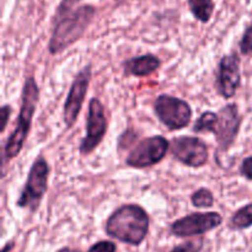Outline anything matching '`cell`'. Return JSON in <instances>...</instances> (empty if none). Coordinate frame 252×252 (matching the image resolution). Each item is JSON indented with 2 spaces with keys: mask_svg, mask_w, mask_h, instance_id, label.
Segmentation results:
<instances>
[{
  "mask_svg": "<svg viewBox=\"0 0 252 252\" xmlns=\"http://www.w3.org/2000/svg\"><path fill=\"white\" fill-rule=\"evenodd\" d=\"M57 252H80L78 250H73V249H69V248H63L61 250H58Z\"/></svg>",
  "mask_w": 252,
  "mask_h": 252,
  "instance_id": "obj_24",
  "label": "cell"
},
{
  "mask_svg": "<svg viewBox=\"0 0 252 252\" xmlns=\"http://www.w3.org/2000/svg\"><path fill=\"white\" fill-rule=\"evenodd\" d=\"M240 175L248 181H252V157H246L240 164Z\"/></svg>",
  "mask_w": 252,
  "mask_h": 252,
  "instance_id": "obj_21",
  "label": "cell"
},
{
  "mask_svg": "<svg viewBox=\"0 0 252 252\" xmlns=\"http://www.w3.org/2000/svg\"><path fill=\"white\" fill-rule=\"evenodd\" d=\"M48 162H47L46 158L39 155L30 169L24 189L16 201V206L19 208L36 212L48 191Z\"/></svg>",
  "mask_w": 252,
  "mask_h": 252,
  "instance_id": "obj_4",
  "label": "cell"
},
{
  "mask_svg": "<svg viewBox=\"0 0 252 252\" xmlns=\"http://www.w3.org/2000/svg\"><path fill=\"white\" fill-rule=\"evenodd\" d=\"M203 248V240L199 239L198 241H187L172 249L170 252H199Z\"/></svg>",
  "mask_w": 252,
  "mask_h": 252,
  "instance_id": "obj_19",
  "label": "cell"
},
{
  "mask_svg": "<svg viewBox=\"0 0 252 252\" xmlns=\"http://www.w3.org/2000/svg\"><path fill=\"white\" fill-rule=\"evenodd\" d=\"M170 152L175 160L193 169L203 167L209 159L208 145L198 137L182 135L172 138L170 140Z\"/></svg>",
  "mask_w": 252,
  "mask_h": 252,
  "instance_id": "obj_8",
  "label": "cell"
},
{
  "mask_svg": "<svg viewBox=\"0 0 252 252\" xmlns=\"http://www.w3.org/2000/svg\"><path fill=\"white\" fill-rule=\"evenodd\" d=\"M170 150V142L164 135L144 138L128 153L127 166L133 169H147L158 165L165 159Z\"/></svg>",
  "mask_w": 252,
  "mask_h": 252,
  "instance_id": "obj_6",
  "label": "cell"
},
{
  "mask_svg": "<svg viewBox=\"0 0 252 252\" xmlns=\"http://www.w3.org/2000/svg\"><path fill=\"white\" fill-rule=\"evenodd\" d=\"M150 218L139 204H123L112 212L106 220L105 231L110 238L121 243L139 246L149 231Z\"/></svg>",
  "mask_w": 252,
  "mask_h": 252,
  "instance_id": "obj_2",
  "label": "cell"
},
{
  "mask_svg": "<svg viewBox=\"0 0 252 252\" xmlns=\"http://www.w3.org/2000/svg\"><path fill=\"white\" fill-rule=\"evenodd\" d=\"M221 223L223 217L217 212H196L175 220L170 231L177 238H192L214 230Z\"/></svg>",
  "mask_w": 252,
  "mask_h": 252,
  "instance_id": "obj_9",
  "label": "cell"
},
{
  "mask_svg": "<svg viewBox=\"0 0 252 252\" xmlns=\"http://www.w3.org/2000/svg\"><path fill=\"white\" fill-rule=\"evenodd\" d=\"M192 206L196 208H211L214 206V194L207 187L196 189L191 196Z\"/></svg>",
  "mask_w": 252,
  "mask_h": 252,
  "instance_id": "obj_17",
  "label": "cell"
},
{
  "mask_svg": "<svg viewBox=\"0 0 252 252\" xmlns=\"http://www.w3.org/2000/svg\"><path fill=\"white\" fill-rule=\"evenodd\" d=\"M239 48H240L243 56H251L252 54V24L244 30L243 36L239 42Z\"/></svg>",
  "mask_w": 252,
  "mask_h": 252,
  "instance_id": "obj_18",
  "label": "cell"
},
{
  "mask_svg": "<svg viewBox=\"0 0 252 252\" xmlns=\"http://www.w3.org/2000/svg\"><path fill=\"white\" fill-rule=\"evenodd\" d=\"M243 117L236 103H226L218 111V123L214 133L219 152L225 153L230 149L240 132Z\"/></svg>",
  "mask_w": 252,
  "mask_h": 252,
  "instance_id": "obj_11",
  "label": "cell"
},
{
  "mask_svg": "<svg viewBox=\"0 0 252 252\" xmlns=\"http://www.w3.org/2000/svg\"><path fill=\"white\" fill-rule=\"evenodd\" d=\"M153 108L158 120L169 130H180L189 126L192 108L187 101L172 95L161 94L155 98Z\"/></svg>",
  "mask_w": 252,
  "mask_h": 252,
  "instance_id": "obj_5",
  "label": "cell"
},
{
  "mask_svg": "<svg viewBox=\"0 0 252 252\" xmlns=\"http://www.w3.org/2000/svg\"><path fill=\"white\" fill-rule=\"evenodd\" d=\"M161 66V61L158 56L153 53L142 54V56L133 57L126 59L122 63L123 74L126 76H137V78H145L155 71L159 70Z\"/></svg>",
  "mask_w": 252,
  "mask_h": 252,
  "instance_id": "obj_13",
  "label": "cell"
},
{
  "mask_svg": "<svg viewBox=\"0 0 252 252\" xmlns=\"http://www.w3.org/2000/svg\"><path fill=\"white\" fill-rule=\"evenodd\" d=\"M39 101V88L33 76H27L25 80L21 94V107L17 116L15 129L7 138L4 145V155H2V164L4 161H10L15 159L24 149L25 142L30 134L33 120L34 112Z\"/></svg>",
  "mask_w": 252,
  "mask_h": 252,
  "instance_id": "obj_3",
  "label": "cell"
},
{
  "mask_svg": "<svg viewBox=\"0 0 252 252\" xmlns=\"http://www.w3.org/2000/svg\"><path fill=\"white\" fill-rule=\"evenodd\" d=\"M15 246V241H11V243H7L6 245L4 246V249H2V252H9L10 250H12V248Z\"/></svg>",
  "mask_w": 252,
  "mask_h": 252,
  "instance_id": "obj_23",
  "label": "cell"
},
{
  "mask_svg": "<svg viewBox=\"0 0 252 252\" xmlns=\"http://www.w3.org/2000/svg\"><path fill=\"white\" fill-rule=\"evenodd\" d=\"M230 228L233 230H244L252 226V203L241 207L230 218Z\"/></svg>",
  "mask_w": 252,
  "mask_h": 252,
  "instance_id": "obj_15",
  "label": "cell"
},
{
  "mask_svg": "<svg viewBox=\"0 0 252 252\" xmlns=\"http://www.w3.org/2000/svg\"><path fill=\"white\" fill-rule=\"evenodd\" d=\"M91 76H93V66L91 64H88L76 73L71 83L63 107V120L66 128L73 127L80 115L90 85Z\"/></svg>",
  "mask_w": 252,
  "mask_h": 252,
  "instance_id": "obj_10",
  "label": "cell"
},
{
  "mask_svg": "<svg viewBox=\"0 0 252 252\" xmlns=\"http://www.w3.org/2000/svg\"><path fill=\"white\" fill-rule=\"evenodd\" d=\"M81 0H62L53 19V31L48 42L52 56L62 53L83 38L96 15V7L80 5Z\"/></svg>",
  "mask_w": 252,
  "mask_h": 252,
  "instance_id": "obj_1",
  "label": "cell"
},
{
  "mask_svg": "<svg viewBox=\"0 0 252 252\" xmlns=\"http://www.w3.org/2000/svg\"><path fill=\"white\" fill-rule=\"evenodd\" d=\"M217 123H218V113L213 111H204L201 113L197 121L194 122V133H216Z\"/></svg>",
  "mask_w": 252,
  "mask_h": 252,
  "instance_id": "obj_16",
  "label": "cell"
},
{
  "mask_svg": "<svg viewBox=\"0 0 252 252\" xmlns=\"http://www.w3.org/2000/svg\"><path fill=\"white\" fill-rule=\"evenodd\" d=\"M11 106L10 105H2L1 108H0V115H1V123H0V132L4 133L5 129H6V126H7V122H9V118H10V115H11Z\"/></svg>",
  "mask_w": 252,
  "mask_h": 252,
  "instance_id": "obj_22",
  "label": "cell"
},
{
  "mask_svg": "<svg viewBox=\"0 0 252 252\" xmlns=\"http://www.w3.org/2000/svg\"><path fill=\"white\" fill-rule=\"evenodd\" d=\"M115 1H118V0H115Z\"/></svg>",
  "mask_w": 252,
  "mask_h": 252,
  "instance_id": "obj_25",
  "label": "cell"
},
{
  "mask_svg": "<svg viewBox=\"0 0 252 252\" xmlns=\"http://www.w3.org/2000/svg\"><path fill=\"white\" fill-rule=\"evenodd\" d=\"M107 117L102 102L97 97H93L89 102L88 115H86V133L79 145V152L86 157L96 150L102 143L107 133Z\"/></svg>",
  "mask_w": 252,
  "mask_h": 252,
  "instance_id": "obj_7",
  "label": "cell"
},
{
  "mask_svg": "<svg viewBox=\"0 0 252 252\" xmlns=\"http://www.w3.org/2000/svg\"><path fill=\"white\" fill-rule=\"evenodd\" d=\"M187 5L197 21L202 24H208L216 9L214 0H187Z\"/></svg>",
  "mask_w": 252,
  "mask_h": 252,
  "instance_id": "obj_14",
  "label": "cell"
},
{
  "mask_svg": "<svg viewBox=\"0 0 252 252\" xmlns=\"http://www.w3.org/2000/svg\"><path fill=\"white\" fill-rule=\"evenodd\" d=\"M117 251V246L113 241L110 240H101L94 244L88 252H116Z\"/></svg>",
  "mask_w": 252,
  "mask_h": 252,
  "instance_id": "obj_20",
  "label": "cell"
},
{
  "mask_svg": "<svg viewBox=\"0 0 252 252\" xmlns=\"http://www.w3.org/2000/svg\"><path fill=\"white\" fill-rule=\"evenodd\" d=\"M241 86V59L236 52L221 57L218 65L216 88L223 98L234 97Z\"/></svg>",
  "mask_w": 252,
  "mask_h": 252,
  "instance_id": "obj_12",
  "label": "cell"
}]
</instances>
